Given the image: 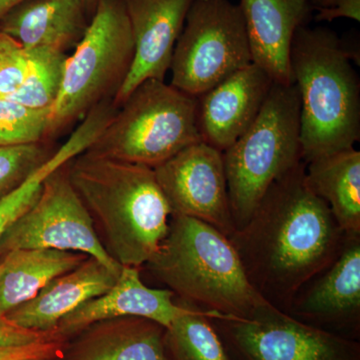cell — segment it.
Instances as JSON below:
<instances>
[{
    "label": "cell",
    "instance_id": "16",
    "mask_svg": "<svg viewBox=\"0 0 360 360\" xmlns=\"http://www.w3.org/2000/svg\"><path fill=\"white\" fill-rule=\"evenodd\" d=\"M252 63L274 82L292 84L290 53L297 28L309 25L311 0H240Z\"/></svg>",
    "mask_w": 360,
    "mask_h": 360
},
{
    "label": "cell",
    "instance_id": "23",
    "mask_svg": "<svg viewBox=\"0 0 360 360\" xmlns=\"http://www.w3.org/2000/svg\"><path fill=\"white\" fill-rule=\"evenodd\" d=\"M210 317L227 319L189 305L186 314L167 328L165 345L170 360H231Z\"/></svg>",
    "mask_w": 360,
    "mask_h": 360
},
{
    "label": "cell",
    "instance_id": "6",
    "mask_svg": "<svg viewBox=\"0 0 360 360\" xmlns=\"http://www.w3.org/2000/svg\"><path fill=\"white\" fill-rule=\"evenodd\" d=\"M118 108L90 153L155 169L202 141L198 98L162 80L142 82Z\"/></svg>",
    "mask_w": 360,
    "mask_h": 360
},
{
    "label": "cell",
    "instance_id": "27",
    "mask_svg": "<svg viewBox=\"0 0 360 360\" xmlns=\"http://www.w3.org/2000/svg\"><path fill=\"white\" fill-rule=\"evenodd\" d=\"M28 63V49L0 30V98H7L20 89Z\"/></svg>",
    "mask_w": 360,
    "mask_h": 360
},
{
    "label": "cell",
    "instance_id": "22",
    "mask_svg": "<svg viewBox=\"0 0 360 360\" xmlns=\"http://www.w3.org/2000/svg\"><path fill=\"white\" fill-rule=\"evenodd\" d=\"M115 112V108L111 101L101 103L90 110L68 141L52 153L44 165L35 170L13 193L0 200V238L11 224L34 205L41 193L45 179L75 156L87 150L103 132Z\"/></svg>",
    "mask_w": 360,
    "mask_h": 360
},
{
    "label": "cell",
    "instance_id": "20",
    "mask_svg": "<svg viewBox=\"0 0 360 360\" xmlns=\"http://www.w3.org/2000/svg\"><path fill=\"white\" fill-rule=\"evenodd\" d=\"M89 255L52 248H21L0 255V314L34 297L54 277L77 269Z\"/></svg>",
    "mask_w": 360,
    "mask_h": 360
},
{
    "label": "cell",
    "instance_id": "17",
    "mask_svg": "<svg viewBox=\"0 0 360 360\" xmlns=\"http://www.w3.org/2000/svg\"><path fill=\"white\" fill-rule=\"evenodd\" d=\"M120 274L89 257L77 269L51 279L34 297L6 314V319L28 330L54 333L66 314L110 290Z\"/></svg>",
    "mask_w": 360,
    "mask_h": 360
},
{
    "label": "cell",
    "instance_id": "5",
    "mask_svg": "<svg viewBox=\"0 0 360 360\" xmlns=\"http://www.w3.org/2000/svg\"><path fill=\"white\" fill-rule=\"evenodd\" d=\"M224 161L236 231L248 224L269 186L303 161L295 84L274 82L257 120L224 151Z\"/></svg>",
    "mask_w": 360,
    "mask_h": 360
},
{
    "label": "cell",
    "instance_id": "7",
    "mask_svg": "<svg viewBox=\"0 0 360 360\" xmlns=\"http://www.w3.org/2000/svg\"><path fill=\"white\" fill-rule=\"evenodd\" d=\"M134 56L124 0H97L84 37L66 58L60 91L51 108L49 136L115 99Z\"/></svg>",
    "mask_w": 360,
    "mask_h": 360
},
{
    "label": "cell",
    "instance_id": "3",
    "mask_svg": "<svg viewBox=\"0 0 360 360\" xmlns=\"http://www.w3.org/2000/svg\"><path fill=\"white\" fill-rule=\"evenodd\" d=\"M350 51L333 30L297 28L290 63L300 99L305 163L354 148L360 139V89Z\"/></svg>",
    "mask_w": 360,
    "mask_h": 360
},
{
    "label": "cell",
    "instance_id": "12",
    "mask_svg": "<svg viewBox=\"0 0 360 360\" xmlns=\"http://www.w3.org/2000/svg\"><path fill=\"white\" fill-rule=\"evenodd\" d=\"M286 314L326 333L360 340V233H347L338 257L297 291Z\"/></svg>",
    "mask_w": 360,
    "mask_h": 360
},
{
    "label": "cell",
    "instance_id": "28",
    "mask_svg": "<svg viewBox=\"0 0 360 360\" xmlns=\"http://www.w3.org/2000/svg\"><path fill=\"white\" fill-rule=\"evenodd\" d=\"M66 340L56 333L45 340L21 345H0V360H60Z\"/></svg>",
    "mask_w": 360,
    "mask_h": 360
},
{
    "label": "cell",
    "instance_id": "32",
    "mask_svg": "<svg viewBox=\"0 0 360 360\" xmlns=\"http://www.w3.org/2000/svg\"><path fill=\"white\" fill-rule=\"evenodd\" d=\"M89 2H91L92 4H94L96 6L97 0H89Z\"/></svg>",
    "mask_w": 360,
    "mask_h": 360
},
{
    "label": "cell",
    "instance_id": "15",
    "mask_svg": "<svg viewBox=\"0 0 360 360\" xmlns=\"http://www.w3.org/2000/svg\"><path fill=\"white\" fill-rule=\"evenodd\" d=\"M188 309L172 291L149 288L142 283L139 267L122 266L110 290L66 314L54 333L68 341L94 322L122 316L144 317L168 328Z\"/></svg>",
    "mask_w": 360,
    "mask_h": 360
},
{
    "label": "cell",
    "instance_id": "25",
    "mask_svg": "<svg viewBox=\"0 0 360 360\" xmlns=\"http://www.w3.org/2000/svg\"><path fill=\"white\" fill-rule=\"evenodd\" d=\"M51 108H32L0 98V146L40 143L49 136Z\"/></svg>",
    "mask_w": 360,
    "mask_h": 360
},
{
    "label": "cell",
    "instance_id": "13",
    "mask_svg": "<svg viewBox=\"0 0 360 360\" xmlns=\"http://www.w3.org/2000/svg\"><path fill=\"white\" fill-rule=\"evenodd\" d=\"M193 1L124 0L134 37V56L129 75L113 99L116 108L146 80L165 82Z\"/></svg>",
    "mask_w": 360,
    "mask_h": 360
},
{
    "label": "cell",
    "instance_id": "14",
    "mask_svg": "<svg viewBox=\"0 0 360 360\" xmlns=\"http://www.w3.org/2000/svg\"><path fill=\"white\" fill-rule=\"evenodd\" d=\"M274 84L252 63L198 97L201 141L221 153L231 148L257 120Z\"/></svg>",
    "mask_w": 360,
    "mask_h": 360
},
{
    "label": "cell",
    "instance_id": "24",
    "mask_svg": "<svg viewBox=\"0 0 360 360\" xmlns=\"http://www.w3.org/2000/svg\"><path fill=\"white\" fill-rule=\"evenodd\" d=\"M30 63L20 89L7 99L32 108H51L60 91L68 54L51 49H28Z\"/></svg>",
    "mask_w": 360,
    "mask_h": 360
},
{
    "label": "cell",
    "instance_id": "31",
    "mask_svg": "<svg viewBox=\"0 0 360 360\" xmlns=\"http://www.w3.org/2000/svg\"><path fill=\"white\" fill-rule=\"evenodd\" d=\"M23 1L25 0H0V21L4 20V16L11 13L14 7Z\"/></svg>",
    "mask_w": 360,
    "mask_h": 360
},
{
    "label": "cell",
    "instance_id": "8",
    "mask_svg": "<svg viewBox=\"0 0 360 360\" xmlns=\"http://www.w3.org/2000/svg\"><path fill=\"white\" fill-rule=\"evenodd\" d=\"M250 63L239 4L231 0H193L172 56V86L198 98Z\"/></svg>",
    "mask_w": 360,
    "mask_h": 360
},
{
    "label": "cell",
    "instance_id": "18",
    "mask_svg": "<svg viewBox=\"0 0 360 360\" xmlns=\"http://www.w3.org/2000/svg\"><path fill=\"white\" fill-rule=\"evenodd\" d=\"M165 333L167 328L144 317L104 319L66 341L60 360H170Z\"/></svg>",
    "mask_w": 360,
    "mask_h": 360
},
{
    "label": "cell",
    "instance_id": "10",
    "mask_svg": "<svg viewBox=\"0 0 360 360\" xmlns=\"http://www.w3.org/2000/svg\"><path fill=\"white\" fill-rule=\"evenodd\" d=\"M210 321L231 360H360L359 341L303 323L271 304L251 319Z\"/></svg>",
    "mask_w": 360,
    "mask_h": 360
},
{
    "label": "cell",
    "instance_id": "21",
    "mask_svg": "<svg viewBox=\"0 0 360 360\" xmlns=\"http://www.w3.org/2000/svg\"><path fill=\"white\" fill-rule=\"evenodd\" d=\"M305 179L345 233H360V153L349 148L307 163Z\"/></svg>",
    "mask_w": 360,
    "mask_h": 360
},
{
    "label": "cell",
    "instance_id": "4",
    "mask_svg": "<svg viewBox=\"0 0 360 360\" xmlns=\"http://www.w3.org/2000/svg\"><path fill=\"white\" fill-rule=\"evenodd\" d=\"M144 266L179 302L227 319H251L270 304L248 281L229 238L198 219L172 214Z\"/></svg>",
    "mask_w": 360,
    "mask_h": 360
},
{
    "label": "cell",
    "instance_id": "11",
    "mask_svg": "<svg viewBox=\"0 0 360 360\" xmlns=\"http://www.w3.org/2000/svg\"><path fill=\"white\" fill-rule=\"evenodd\" d=\"M155 172L172 215L200 220L227 238L236 231L224 153L196 142L155 167Z\"/></svg>",
    "mask_w": 360,
    "mask_h": 360
},
{
    "label": "cell",
    "instance_id": "9",
    "mask_svg": "<svg viewBox=\"0 0 360 360\" xmlns=\"http://www.w3.org/2000/svg\"><path fill=\"white\" fill-rule=\"evenodd\" d=\"M21 248L77 251L116 274L122 269L101 245L94 220L71 184L68 163L45 179L34 205L0 238V255Z\"/></svg>",
    "mask_w": 360,
    "mask_h": 360
},
{
    "label": "cell",
    "instance_id": "29",
    "mask_svg": "<svg viewBox=\"0 0 360 360\" xmlns=\"http://www.w3.org/2000/svg\"><path fill=\"white\" fill-rule=\"evenodd\" d=\"M314 11H316L314 20L330 21L340 18L360 21V0H311Z\"/></svg>",
    "mask_w": 360,
    "mask_h": 360
},
{
    "label": "cell",
    "instance_id": "30",
    "mask_svg": "<svg viewBox=\"0 0 360 360\" xmlns=\"http://www.w3.org/2000/svg\"><path fill=\"white\" fill-rule=\"evenodd\" d=\"M51 333H37L14 326L0 314V345H21L51 338Z\"/></svg>",
    "mask_w": 360,
    "mask_h": 360
},
{
    "label": "cell",
    "instance_id": "1",
    "mask_svg": "<svg viewBox=\"0 0 360 360\" xmlns=\"http://www.w3.org/2000/svg\"><path fill=\"white\" fill-rule=\"evenodd\" d=\"M304 161L267 189L245 226L229 236L248 281L285 311L297 291L340 255L345 233L312 193Z\"/></svg>",
    "mask_w": 360,
    "mask_h": 360
},
{
    "label": "cell",
    "instance_id": "2",
    "mask_svg": "<svg viewBox=\"0 0 360 360\" xmlns=\"http://www.w3.org/2000/svg\"><path fill=\"white\" fill-rule=\"evenodd\" d=\"M68 172L106 252L122 266H143L172 217L155 169L85 150L68 163Z\"/></svg>",
    "mask_w": 360,
    "mask_h": 360
},
{
    "label": "cell",
    "instance_id": "19",
    "mask_svg": "<svg viewBox=\"0 0 360 360\" xmlns=\"http://www.w3.org/2000/svg\"><path fill=\"white\" fill-rule=\"evenodd\" d=\"M89 0H25L0 21V30L26 49L66 52L84 37Z\"/></svg>",
    "mask_w": 360,
    "mask_h": 360
},
{
    "label": "cell",
    "instance_id": "26",
    "mask_svg": "<svg viewBox=\"0 0 360 360\" xmlns=\"http://www.w3.org/2000/svg\"><path fill=\"white\" fill-rule=\"evenodd\" d=\"M52 153L42 142L0 146V200L21 186Z\"/></svg>",
    "mask_w": 360,
    "mask_h": 360
}]
</instances>
